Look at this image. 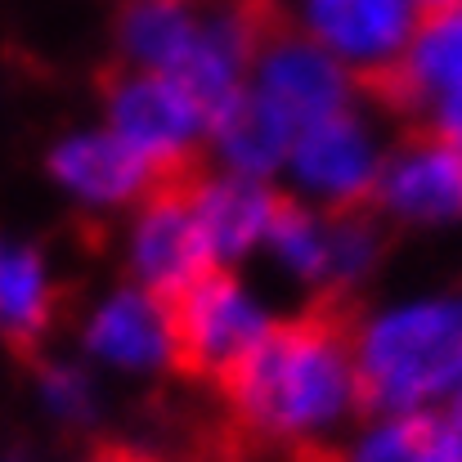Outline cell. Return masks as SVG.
I'll use <instances>...</instances> for the list:
<instances>
[{"mask_svg":"<svg viewBox=\"0 0 462 462\" xmlns=\"http://www.w3.org/2000/svg\"><path fill=\"white\" fill-rule=\"evenodd\" d=\"M359 319L350 297L328 292L306 314L270 323L265 337L216 382L243 431L261 440H306L355 404Z\"/></svg>","mask_w":462,"mask_h":462,"instance_id":"6da1fadb","label":"cell"},{"mask_svg":"<svg viewBox=\"0 0 462 462\" xmlns=\"http://www.w3.org/2000/svg\"><path fill=\"white\" fill-rule=\"evenodd\" d=\"M462 391V306L427 301L359 328L355 404L409 413L436 395Z\"/></svg>","mask_w":462,"mask_h":462,"instance_id":"7a4b0ae2","label":"cell"},{"mask_svg":"<svg viewBox=\"0 0 462 462\" xmlns=\"http://www.w3.org/2000/svg\"><path fill=\"white\" fill-rule=\"evenodd\" d=\"M157 301L166 310L171 368H180L184 377L220 382L270 328V319L252 306V297L220 265Z\"/></svg>","mask_w":462,"mask_h":462,"instance_id":"3957f363","label":"cell"},{"mask_svg":"<svg viewBox=\"0 0 462 462\" xmlns=\"http://www.w3.org/2000/svg\"><path fill=\"white\" fill-rule=\"evenodd\" d=\"M350 90L355 77L310 41L301 27L288 23H270L256 59H252V77H247V95L297 140L323 117H337L350 108Z\"/></svg>","mask_w":462,"mask_h":462,"instance_id":"277c9868","label":"cell"},{"mask_svg":"<svg viewBox=\"0 0 462 462\" xmlns=\"http://www.w3.org/2000/svg\"><path fill=\"white\" fill-rule=\"evenodd\" d=\"M202 180H207L202 162L166 166L153 189L140 198L131 256H135V274H140L144 292H153V297H171V292L189 288L193 279H202L207 270H216L202 225H198Z\"/></svg>","mask_w":462,"mask_h":462,"instance_id":"5b68a950","label":"cell"},{"mask_svg":"<svg viewBox=\"0 0 462 462\" xmlns=\"http://www.w3.org/2000/svg\"><path fill=\"white\" fill-rule=\"evenodd\" d=\"M108 117L113 131L157 166L202 162L198 140L207 135V117L189 95V86L171 72H144V68L122 72L108 86Z\"/></svg>","mask_w":462,"mask_h":462,"instance_id":"8992f818","label":"cell"},{"mask_svg":"<svg viewBox=\"0 0 462 462\" xmlns=\"http://www.w3.org/2000/svg\"><path fill=\"white\" fill-rule=\"evenodd\" d=\"M418 14L413 0H297V27L355 77V86L400 63Z\"/></svg>","mask_w":462,"mask_h":462,"instance_id":"52a82bcc","label":"cell"},{"mask_svg":"<svg viewBox=\"0 0 462 462\" xmlns=\"http://www.w3.org/2000/svg\"><path fill=\"white\" fill-rule=\"evenodd\" d=\"M359 86L395 113H422L440 90L462 86V0L422 9L400 63Z\"/></svg>","mask_w":462,"mask_h":462,"instance_id":"ba28073f","label":"cell"},{"mask_svg":"<svg viewBox=\"0 0 462 462\" xmlns=\"http://www.w3.org/2000/svg\"><path fill=\"white\" fill-rule=\"evenodd\" d=\"M292 166H297L306 189L323 193L332 202V211L377 202V175L382 171L373 162L364 126L350 117V108L301 131L292 140Z\"/></svg>","mask_w":462,"mask_h":462,"instance_id":"9c48e42d","label":"cell"},{"mask_svg":"<svg viewBox=\"0 0 462 462\" xmlns=\"http://www.w3.org/2000/svg\"><path fill=\"white\" fill-rule=\"evenodd\" d=\"M377 202L404 220L462 216V149L413 135L409 149L377 175Z\"/></svg>","mask_w":462,"mask_h":462,"instance_id":"30bf717a","label":"cell"},{"mask_svg":"<svg viewBox=\"0 0 462 462\" xmlns=\"http://www.w3.org/2000/svg\"><path fill=\"white\" fill-rule=\"evenodd\" d=\"M50 171L72 193H81L90 202H131L153 189L166 166H157L140 149H131L117 131H104V135L63 140L50 157Z\"/></svg>","mask_w":462,"mask_h":462,"instance_id":"8fae6325","label":"cell"},{"mask_svg":"<svg viewBox=\"0 0 462 462\" xmlns=\"http://www.w3.org/2000/svg\"><path fill=\"white\" fill-rule=\"evenodd\" d=\"M279 193H270L261 180L252 175H229V180H202L198 189V225L207 238V252L216 265H229L238 256H247L274 220Z\"/></svg>","mask_w":462,"mask_h":462,"instance_id":"7c38bea8","label":"cell"},{"mask_svg":"<svg viewBox=\"0 0 462 462\" xmlns=\"http://www.w3.org/2000/svg\"><path fill=\"white\" fill-rule=\"evenodd\" d=\"M90 350L117 368H157L171 364V332L166 310L153 292H117L108 306L90 319L86 332Z\"/></svg>","mask_w":462,"mask_h":462,"instance_id":"4fadbf2b","label":"cell"},{"mask_svg":"<svg viewBox=\"0 0 462 462\" xmlns=\"http://www.w3.org/2000/svg\"><path fill=\"white\" fill-rule=\"evenodd\" d=\"M202 32V14H193V0H126L117 41L131 68L144 72H180L193 54Z\"/></svg>","mask_w":462,"mask_h":462,"instance_id":"5bb4252c","label":"cell"},{"mask_svg":"<svg viewBox=\"0 0 462 462\" xmlns=\"http://www.w3.org/2000/svg\"><path fill=\"white\" fill-rule=\"evenodd\" d=\"M319 462H462V431L427 413H395L368 431L346 458L319 454Z\"/></svg>","mask_w":462,"mask_h":462,"instance_id":"9a60e30c","label":"cell"},{"mask_svg":"<svg viewBox=\"0 0 462 462\" xmlns=\"http://www.w3.org/2000/svg\"><path fill=\"white\" fill-rule=\"evenodd\" d=\"M50 328V279L36 252L0 238V332L14 350H32Z\"/></svg>","mask_w":462,"mask_h":462,"instance_id":"2e32d148","label":"cell"},{"mask_svg":"<svg viewBox=\"0 0 462 462\" xmlns=\"http://www.w3.org/2000/svg\"><path fill=\"white\" fill-rule=\"evenodd\" d=\"M216 140H220V149L229 157V166L238 175H252V180H261L265 171H274L283 162V153H292V135L252 95L216 126Z\"/></svg>","mask_w":462,"mask_h":462,"instance_id":"e0dca14e","label":"cell"},{"mask_svg":"<svg viewBox=\"0 0 462 462\" xmlns=\"http://www.w3.org/2000/svg\"><path fill=\"white\" fill-rule=\"evenodd\" d=\"M265 243L274 247V256L292 274H301V279H332V238H328V225H319L310 211H301L283 193H279V207H274V220H270Z\"/></svg>","mask_w":462,"mask_h":462,"instance_id":"ac0fdd59","label":"cell"},{"mask_svg":"<svg viewBox=\"0 0 462 462\" xmlns=\"http://www.w3.org/2000/svg\"><path fill=\"white\" fill-rule=\"evenodd\" d=\"M422 113H427V122H422L413 135H431V140H445V144L462 149V86L440 90Z\"/></svg>","mask_w":462,"mask_h":462,"instance_id":"d6986e66","label":"cell"},{"mask_svg":"<svg viewBox=\"0 0 462 462\" xmlns=\"http://www.w3.org/2000/svg\"><path fill=\"white\" fill-rule=\"evenodd\" d=\"M45 400L59 413H86V382L68 368H50L45 373Z\"/></svg>","mask_w":462,"mask_h":462,"instance_id":"ffe728a7","label":"cell"},{"mask_svg":"<svg viewBox=\"0 0 462 462\" xmlns=\"http://www.w3.org/2000/svg\"><path fill=\"white\" fill-rule=\"evenodd\" d=\"M86 462H157V458L144 454V449H135V445H99Z\"/></svg>","mask_w":462,"mask_h":462,"instance_id":"44dd1931","label":"cell"},{"mask_svg":"<svg viewBox=\"0 0 462 462\" xmlns=\"http://www.w3.org/2000/svg\"><path fill=\"white\" fill-rule=\"evenodd\" d=\"M418 9H436V5H454V0H413Z\"/></svg>","mask_w":462,"mask_h":462,"instance_id":"7402d4cb","label":"cell"},{"mask_svg":"<svg viewBox=\"0 0 462 462\" xmlns=\"http://www.w3.org/2000/svg\"><path fill=\"white\" fill-rule=\"evenodd\" d=\"M454 427L462 431V391H458V404H454Z\"/></svg>","mask_w":462,"mask_h":462,"instance_id":"603a6c76","label":"cell"},{"mask_svg":"<svg viewBox=\"0 0 462 462\" xmlns=\"http://www.w3.org/2000/svg\"><path fill=\"white\" fill-rule=\"evenodd\" d=\"M216 5H247V0H216Z\"/></svg>","mask_w":462,"mask_h":462,"instance_id":"cb8c5ba5","label":"cell"}]
</instances>
